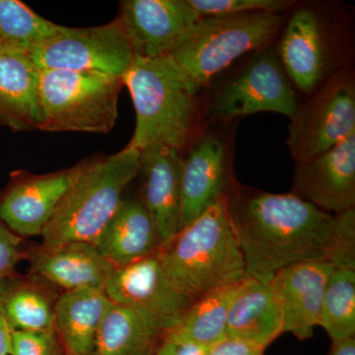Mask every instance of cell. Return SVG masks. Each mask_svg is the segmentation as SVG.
I'll use <instances>...</instances> for the list:
<instances>
[{
    "label": "cell",
    "mask_w": 355,
    "mask_h": 355,
    "mask_svg": "<svg viewBox=\"0 0 355 355\" xmlns=\"http://www.w3.org/2000/svg\"><path fill=\"white\" fill-rule=\"evenodd\" d=\"M227 207L247 275L270 284L301 261H355V209L331 214L293 193H270L233 183Z\"/></svg>",
    "instance_id": "6da1fadb"
},
{
    "label": "cell",
    "mask_w": 355,
    "mask_h": 355,
    "mask_svg": "<svg viewBox=\"0 0 355 355\" xmlns=\"http://www.w3.org/2000/svg\"><path fill=\"white\" fill-rule=\"evenodd\" d=\"M157 256L173 286L191 303L248 277L227 198L162 243Z\"/></svg>",
    "instance_id": "7a4b0ae2"
},
{
    "label": "cell",
    "mask_w": 355,
    "mask_h": 355,
    "mask_svg": "<svg viewBox=\"0 0 355 355\" xmlns=\"http://www.w3.org/2000/svg\"><path fill=\"white\" fill-rule=\"evenodd\" d=\"M137 114L125 147L141 151L163 144L184 153L197 137L198 91L170 57H135L123 76Z\"/></svg>",
    "instance_id": "3957f363"
},
{
    "label": "cell",
    "mask_w": 355,
    "mask_h": 355,
    "mask_svg": "<svg viewBox=\"0 0 355 355\" xmlns=\"http://www.w3.org/2000/svg\"><path fill=\"white\" fill-rule=\"evenodd\" d=\"M139 156L137 149L125 147L80 163V171L42 234V245L92 244L123 203L128 184L139 176Z\"/></svg>",
    "instance_id": "277c9868"
},
{
    "label": "cell",
    "mask_w": 355,
    "mask_h": 355,
    "mask_svg": "<svg viewBox=\"0 0 355 355\" xmlns=\"http://www.w3.org/2000/svg\"><path fill=\"white\" fill-rule=\"evenodd\" d=\"M282 23V14L266 12L200 18L168 57L200 92L238 58L268 46Z\"/></svg>",
    "instance_id": "5b68a950"
},
{
    "label": "cell",
    "mask_w": 355,
    "mask_h": 355,
    "mask_svg": "<svg viewBox=\"0 0 355 355\" xmlns=\"http://www.w3.org/2000/svg\"><path fill=\"white\" fill-rule=\"evenodd\" d=\"M123 86V79L98 72L41 70L38 130L111 132L118 119Z\"/></svg>",
    "instance_id": "8992f818"
},
{
    "label": "cell",
    "mask_w": 355,
    "mask_h": 355,
    "mask_svg": "<svg viewBox=\"0 0 355 355\" xmlns=\"http://www.w3.org/2000/svg\"><path fill=\"white\" fill-rule=\"evenodd\" d=\"M299 102L291 79L280 64L277 49L257 51L245 67L217 89L207 105V123H228L260 112L291 119Z\"/></svg>",
    "instance_id": "52a82bcc"
},
{
    "label": "cell",
    "mask_w": 355,
    "mask_h": 355,
    "mask_svg": "<svg viewBox=\"0 0 355 355\" xmlns=\"http://www.w3.org/2000/svg\"><path fill=\"white\" fill-rule=\"evenodd\" d=\"M291 119L287 146L296 163L326 153L355 133V81L352 70L329 77Z\"/></svg>",
    "instance_id": "ba28073f"
},
{
    "label": "cell",
    "mask_w": 355,
    "mask_h": 355,
    "mask_svg": "<svg viewBox=\"0 0 355 355\" xmlns=\"http://www.w3.org/2000/svg\"><path fill=\"white\" fill-rule=\"evenodd\" d=\"M40 70H70L123 78L135 55L120 23L89 28L64 27L29 51Z\"/></svg>",
    "instance_id": "9c48e42d"
},
{
    "label": "cell",
    "mask_w": 355,
    "mask_h": 355,
    "mask_svg": "<svg viewBox=\"0 0 355 355\" xmlns=\"http://www.w3.org/2000/svg\"><path fill=\"white\" fill-rule=\"evenodd\" d=\"M105 293L114 304L146 315L165 335L179 324L193 304L168 279L157 253L114 268Z\"/></svg>",
    "instance_id": "30bf717a"
},
{
    "label": "cell",
    "mask_w": 355,
    "mask_h": 355,
    "mask_svg": "<svg viewBox=\"0 0 355 355\" xmlns=\"http://www.w3.org/2000/svg\"><path fill=\"white\" fill-rule=\"evenodd\" d=\"M234 182L225 139L216 132L198 135L182 160L181 228L227 198Z\"/></svg>",
    "instance_id": "8fae6325"
},
{
    "label": "cell",
    "mask_w": 355,
    "mask_h": 355,
    "mask_svg": "<svg viewBox=\"0 0 355 355\" xmlns=\"http://www.w3.org/2000/svg\"><path fill=\"white\" fill-rule=\"evenodd\" d=\"M79 171L80 163L44 175L14 172L0 193V221L21 238L43 234Z\"/></svg>",
    "instance_id": "7c38bea8"
},
{
    "label": "cell",
    "mask_w": 355,
    "mask_h": 355,
    "mask_svg": "<svg viewBox=\"0 0 355 355\" xmlns=\"http://www.w3.org/2000/svg\"><path fill=\"white\" fill-rule=\"evenodd\" d=\"M135 57H167L200 16L188 0H125L116 18Z\"/></svg>",
    "instance_id": "4fadbf2b"
},
{
    "label": "cell",
    "mask_w": 355,
    "mask_h": 355,
    "mask_svg": "<svg viewBox=\"0 0 355 355\" xmlns=\"http://www.w3.org/2000/svg\"><path fill=\"white\" fill-rule=\"evenodd\" d=\"M292 193L329 214L355 207V133L316 157L296 163Z\"/></svg>",
    "instance_id": "5bb4252c"
},
{
    "label": "cell",
    "mask_w": 355,
    "mask_h": 355,
    "mask_svg": "<svg viewBox=\"0 0 355 355\" xmlns=\"http://www.w3.org/2000/svg\"><path fill=\"white\" fill-rule=\"evenodd\" d=\"M334 268L335 263L331 261H307L275 273L270 284L279 301L284 333L289 331L299 340L314 336Z\"/></svg>",
    "instance_id": "9a60e30c"
},
{
    "label": "cell",
    "mask_w": 355,
    "mask_h": 355,
    "mask_svg": "<svg viewBox=\"0 0 355 355\" xmlns=\"http://www.w3.org/2000/svg\"><path fill=\"white\" fill-rule=\"evenodd\" d=\"M275 49L287 76L301 92L312 94L323 84L331 53L323 19L314 9L302 7L291 14Z\"/></svg>",
    "instance_id": "2e32d148"
},
{
    "label": "cell",
    "mask_w": 355,
    "mask_h": 355,
    "mask_svg": "<svg viewBox=\"0 0 355 355\" xmlns=\"http://www.w3.org/2000/svg\"><path fill=\"white\" fill-rule=\"evenodd\" d=\"M139 153V198L153 219L161 245L181 228L183 153L163 144Z\"/></svg>",
    "instance_id": "e0dca14e"
},
{
    "label": "cell",
    "mask_w": 355,
    "mask_h": 355,
    "mask_svg": "<svg viewBox=\"0 0 355 355\" xmlns=\"http://www.w3.org/2000/svg\"><path fill=\"white\" fill-rule=\"evenodd\" d=\"M31 272L67 291H104L114 268L94 245L69 242L27 252Z\"/></svg>",
    "instance_id": "ac0fdd59"
},
{
    "label": "cell",
    "mask_w": 355,
    "mask_h": 355,
    "mask_svg": "<svg viewBox=\"0 0 355 355\" xmlns=\"http://www.w3.org/2000/svg\"><path fill=\"white\" fill-rule=\"evenodd\" d=\"M114 266L123 268L157 253V231L140 198L123 200L92 243Z\"/></svg>",
    "instance_id": "d6986e66"
},
{
    "label": "cell",
    "mask_w": 355,
    "mask_h": 355,
    "mask_svg": "<svg viewBox=\"0 0 355 355\" xmlns=\"http://www.w3.org/2000/svg\"><path fill=\"white\" fill-rule=\"evenodd\" d=\"M40 73L29 53L0 50V125L14 132L38 130Z\"/></svg>",
    "instance_id": "ffe728a7"
},
{
    "label": "cell",
    "mask_w": 355,
    "mask_h": 355,
    "mask_svg": "<svg viewBox=\"0 0 355 355\" xmlns=\"http://www.w3.org/2000/svg\"><path fill=\"white\" fill-rule=\"evenodd\" d=\"M58 287L30 272L0 280V313L13 331H55Z\"/></svg>",
    "instance_id": "44dd1931"
},
{
    "label": "cell",
    "mask_w": 355,
    "mask_h": 355,
    "mask_svg": "<svg viewBox=\"0 0 355 355\" xmlns=\"http://www.w3.org/2000/svg\"><path fill=\"white\" fill-rule=\"evenodd\" d=\"M284 333L282 311L270 284L248 277L229 310L226 336L266 349Z\"/></svg>",
    "instance_id": "7402d4cb"
},
{
    "label": "cell",
    "mask_w": 355,
    "mask_h": 355,
    "mask_svg": "<svg viewBox=\"0 0 355 355\" xmlns=\"http://www.w3.org/2000/svg\"><path fill=\"white\" fill-rule=\"evenodd\" d=\"M112 301L104 291L62 292L55 308V333L64 355H91Z\"/></svg>",
    "instance_id": "603a6c76"
},
{
    "label": "cell",
    "mask_w": 355,
    "mask_h": 355,
    "mask_svg": "<svg viewBox=\"0 0 355 355\" xmlns=\"http://www.w3.org/2000/svg\"><path fill=\"white\" fill-rule=\"evenodd\" d=\"M165 336L146 315L112 302L91 355H154Z\"/></svg>",
    "instance_id": "cb8c5ba5"
},
{
    "label": "cell",
    "mask_w": 355,
    "mask_h": 355,
    "mask_svg": "<svg viewBox=\"0 0 355 355\" xmlns=\"http://www.w3.org/2000/svg\"><path fill=\"white\" fill-rule=\"evenodd\" d=\"M214 289L193 301L166 336L209 347L226 336L229 310L243 282Z\"/></svg>",
    "instance_id": "d4e9b609"
},
{
    "label": "cell",
    "mask_w": 355,
    "mask_h": 355,
    "mask_svg": "<svg viewBox=\"0 0 355 355\" xmlns=\"http://www.w3.org/2000/svg\"><path fill=\"white\" fill-rule=\"evenodd\" d=\"M319 326L331 340L355 336V261L335 265L324 291Z\"/></svg>",
    "instance_id": "484cf974"
},
{
    "label": "cell",
    "mask_w": 355,
    "mask_h": 355,
    "mask_svg": "<svg viewBox=\"0 0 355 355\" xmlns=\"http://www.w3.org/2000/svg\"><path fill=\"white\" fill-rule=\"evenodd\" d=\"M58 27L19 0H0V50L29 53Z\"/></svg>",
    "instance_id": "4316f807"
},
{
    "label": "cell",
    "mask_w": 355,
    "mask_h": 355,
    "mask_svg": "<svg viewBox=\"0 0 355 355\" xmlns=\"http://www.w3.org/2000/svg\"><path fill=\"white\" fill-rule=\"evenodd\" d=\"M188 2L200 18L254 12L280 14L295 4L291 0H188Z\"/></svg>",
    "instance_id": "83f0119b"
},
{
    "label": "cell",
    "mask_w": 355,
    "mask_h": 355,
    "mask_svg": "<svg viewBox=\"0 0 355 355\" xmlns=\"http://www.w3.org/2000/svg\"><path fill=\"white\" fill-rule=\"evenodd\" d=\"M10 355H64L55 331H13Z\"/></svg>",
    "instance_id": "f1b7e54d"
},
{
    "label": "cell",
    "mask_w": 355,
    "mask_h": 355,
    "mask_svg": "<svg viewBox=\"0 0 355 355\" xmlns=\"http://www.w3.org/2000/svg\"><path fill=\"white\" fill-rule=\"evenodd\" d=\"M22 241L23 238L0 221V280L15 272L16 266L27 257V252L22 251Z\"/></svg>",
    "instance_id": "f546056e"
},
{
    "label": "cell",
    "mask_w": 355,
    "mask_h": 355,
    "mask_svg": "<svg viewBox=\"0 0 355 355\" xmlns=\"http://www.w3.org/2000/svg\"><path fill=\"white\" fill-rule=\"evenodd\" d=\"M265 350L253 343L225 336L207 347L205 355H265Z\"/></svg>",
    "instance_id": "4dcf8cb0"
},
{
    "label": "cell",
    "mask_w": 355,
    "mask_h": 355,
    "mask_svg": "<svg viewBox=\"0 0 355 355\" xmlns=\"http://www.w3.org/2000/svg\"><path fill=\"white\" fill-rule=\"evenodd\" d=\"M207 347L178 338L165 336L154 355H205Z\"/></svg>",
    "instance_id": "1f68e13d"
},
{
    "label": "cell",
    "mask_w": 355,
    "mask_h": 355,
    "mask_svg": "<svg viewBox=\"0 0 355 355\" xmlns=\"http://www.w3.org/2000/svg\"><path fill=\"white\" fill-rule=\"evenodd\" d=\"M12 329L0 313V355H10L12 345Z\"/></svg>",
    "instance_id": "d6a6232c"
},
{
    "label": "cell",
    "mask_w": 355,
    "mask_h": 355,
    "mask_svg": "<svg viewBox=\"0 0 355 355\" xmlns=\"http://www.w3.org/2000/svg\"><path fill=\"white\" fill-rule=\"evenodd\" d=\"M329 355H355L354 336L331 340V347Z\"/></svg>",
    "instance_id": "836d02e7"
}]
</instances>
